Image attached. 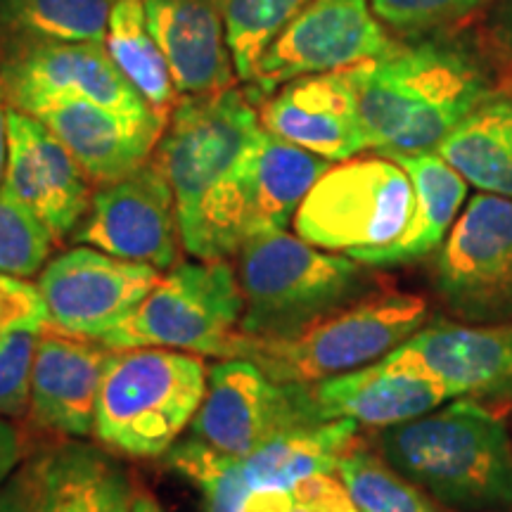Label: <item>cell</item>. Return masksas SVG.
Returning <instances> with one entry per match:
<instances>
[{
  "label": "cell",
  "instance_id": "obj_38",
  "mask_svg": "<svg viewBox=\"0 0 512 512\" xmlns=\"http://www.w3.org/2000/svg\"><path fill=\"white\" fill-rule=\"evenodd\" d=\"M242 512H294L292 491L252 489Z\"/></svg>",
  "mask_w": 512,
  "mask_h": 512
},
{
  "label": "cell",
  "instance_id": "obj_9",
  "mask_svg": "<svg viewBox=\"0 0 512 512\" xmlns=\"http://www.w3.org/2000/svg\"><path fill=\"white\" fill-rule=\"evenodd\" d=\"M434 285L465 323H512V200L479 192L437 249Z\"/></svg>",
  "mask_w": 512,
  "mask_h": 512
},
{
  "label": "cell",
  "instance_id": "obj_15",
  "mask_svg": "<svg viewBox=\"0 0 512 512\" xmlns=\"http://www.w3.org/2000/svg\"><path fill=\"white\" fill-rule=\"evenodd\" d=\"M3 188L50 230L55 242L72 238L93 200L91 181L62 140L41 119L12 107Z\"/></svg>",
  "mask_w": 512,
  "mask_h": 512
},
{
  "label": "cell",
  "instance_id": "obj_8",
  "mask_svg": "<svg viewBox=\"0 0 512 512\" xmlns=\"http://www.w3.org/2000/svg\"><path fill=\"white\" fill-rule=\"evenodd\" d=\"M413 214V183L392 157H351L330 166L294 214V233L351 259L392 245Z\"/></svg>",
  "mask_w": 512,
  "mask_h": 512
},
{
  "label": "cell",
  "instance_id": "obj_36",
  "mask_svg": "<svg viewBox=\"0 0 512 512\" xmlns=\"http://www.w3.org/2000/svg\"><path fill=\"white\" fill-rule=\"evenodd\" d=\"M38 489V458H27L0 486V512H34Z\"/></svg>",
  "mask_w": 512,
  "mask_h": 512
},
{
  "label": "cell",
  "instance_id": "obj_21",
  "mask_svg": "<svg viewBox=\"0 0 512 512\" xmlns=\"http://www.w3.org/2000/svg\"><path fill=\"white\" fill-rule=\"evenodd\" d=\"M311 392L323 420H351L382 430L420 418L448 399L437 380L392 354L311 384Z\"/></svg>",
  "mask_w": 512,
  "mask_h": 512
},
{
  "label": "cell",
  "instance_id": "obj_22",
  "mask_svg": "<svg viewBox=\"0 0 512 512\" xmlns=\"http://www.w3.org/2000/svg\"><path fill=\"white\" fill-rule=\"evenodd\" d=\"M131 477L105 446L64 441L38 456L34 512H133Z\"/></svg>",
  "mask_w": 512,
  "mask_h": 512
},
{
  "label": "cell",
  "instance_id": "obj_2",
  "mask_svg": "<svg viewBox=\"0 0 512 512\" xmlns=\"http://www.w3.org/2000/svg\"><path fill=\"white\" fill-rule=\"evenodd\" d=\"M347 72L368 150L382 157L437 150L467 114L491 98L482 62L456 41L394 43Z\"/></svg>",
  "mask_w": 512,
  "mask_h": 512
},
{
  "label": "cell",
  "instance_id": "obj_40",
  "mask_svg": "<svg viewBox=\"0 0 512 512\" xmlns=\"http://www.w3.org/2000/svg\"><path fill=\"white\" fill-rule=\"evenodd\" d=\"M133 512H164L162 505L157 503V498L150 491H136L133 494Z\"/></svg>",
  "mask_w": 512,
  "mask_h": 512
},
{
  "label": "cell",
  "instance_id": "obj_13",
  "mask_svg": "<svg viewBox=\"0 0 512 512\" xmlns=\"http://www.w3.org/2000/svg\"><path fill=\"white\" fill-rule=\"evenodd\" d=\"M162 280L159 268L117 259L95 247L53 256L38 275L50 328L100 339L119 325Z\"/></svg>",
  "mask_w": 512,
  "mask_h": 512
},
{
  "label": "cell",
  "instance_id": "obj_26",
  "mask_svg": "<svg viewBox=\"0 0 512 512\" xmlns=\"http://www.w3.org/2000/svg\"><path fill=\"white\" fill-rule=\"evenodd\" d=\"M437 152L467 183L512 200V98H489L475 107Z\"/></svg>",
  "mask_w": 512,
  "mask_h": 512
},
{
  "label": "cell",
  "instance_id": "obj_10",
  "mask_svg": "<svg viewBox=\"0 0 512 512\" xmlns=\"http://www.w3.org/2000/svg\"><path fill=\"white\" fill-rule=\"evenodd\" d=\"M325 422L311 384H283L242 356L221 358L209 368L207 392L190 422L192 437L228 456L245 458L275 434Z\"/></svg>",
  "mask_w": 512,
  "mask_h": 512
},
{
  "label": "cell",
  "instance_id": "obj_12",
  "mask_svg": "<svg viewBox=\"0 0 512 512\" xmlns=\"http://www.w3.org/2000/svg\"><path fill=\"white\" fill-rule=\"evenodd\" d=\"M0 79L12 110L31 117L64 100H91L124 114L152 112L114 64L105 43H29L5 48Z\"/></svg>",
  "mask_w": 512,
  "mask_h": 512
},
{
  "label": "cell",
  "instance_id": "obj_42",
  "mask_svg": "<svg viewBox=\"0 0 512 512\" xmlns=\"http://www.w3.org/2000/svg\"><path fill=\"white\" fill-rule=\"evenodd\" d=\"M354 512H358V508H356V510H354Z\"/></svg>",
  "mask_w": 512,
  "mask_h": 512
},
{
  "label": "cell",
  "instance_id": "obj_28",
  "mask_svg": "<svg viewBox=\"0 0 512 512\" xmlns=\"http://www.w3.org/2000/svg\"><path fill=\"white\" fill-rule=\"evenodd\" d=\"M107 50L121 74L150 105V110L169 121L171 112L178 105V91L162 50L147 29L143 0H117L114 3Z\"/></svg>",
  "mask_w": 512,
  "mask_h": 512
},
{
  "label": "cell",
  "instance_id": "obj_5",
  "mask_svg": "<svg viewBox=\"0 0 512 512\" xmlns=\"http://www.w3.org/2000/svg\"><path fill=\"white\" fill-rule=\"evenodd\" d=\"M207 380L200 354L112 349L95 403L93 437L117 456L164 458L200 411Z\"/></svg>",
  "mask_w": 512,
  "mask_h": 512
},
{
  "label": "cell",
  "instance_id": "obj_7",
  "mask_svg": "<svg viewBox=\"0 0 512 512\" xmlns=\"http://www.w3.org/2000/svg\"><path fill=\"white\" fill-rule=\"evenodd\" d=\"M242 292L230 259L178 261L147 297L98 342L233 356L242 335Z\"/></svg>",
  "mask_w": 512,
  "mask_h": 512
},
{
  "label": "cell",
  "instance_id": "obj_29",
  "mask_svg": "<svg viewBox=\"0 0 512 512\" xmlns=\"http://www.w3.org/2000/svg\"><path fill=\"white\" fill-rule=\"evenodd\" d=\"M337 477L358 512H448L446 505L396 472L382 456L354 446L337 465Z\"/></svg>",
  "mask_w": 512,
  "mask_h": 512
},
{
  "label": "cell",
  "instance_id": "obj_16",
  "mask_svg": "<svg viewBox=\"0 0 512 512\" xmlns=\"http://www.w3.org/2000/svg\"><path fill=\"white\" fill-rule=\"evenodd\" d=\"M389 354L437 380L448 399L512 396V323L434 320Z\"/></svg>",
  "mask_w": 512,
  "mask_h": 512
},
{
  "label": "cell",
  "instance_id": "obj_41",
  "mask_svg": "<svg viewBox=\"0 0 512 512\" xmlns=\"http://www.w3.org/2000/svg\"><path fill=\"white\" fill-rule=\"evenodd\" d=\"M503 29H505V36H508V41L512 43V0H510V5H508V10H505Z\"/></svg>",
  "mask_w": 512,
  "mask_h": 512
},
{
  "label": "cell",
  "instance_id": "obj_32",
  "mask_svg": "<svg viewBox=\"0 0 512 512\" xmlns=\"http://www.w3.org/2000/svg\"><path fill=\"white\" fill-rule=\"evenodd\" d=\"M53 235L31 211L0 188V273L31 278L41 273L53 252Z\"/></svg>",
  "mask_w": 512,
  "mask_h": 512
},
{
  "label": "cell",
  "instance_id": "obj_25",
  "mask_svg": "<svg viewBox=\"0 0 512 512\" xmlns=\"http://www.w3.org/2000/svg\"><path fill=\"white\" fill-rule=\"evenodd\" d=\"M356 434L358 425L351 420L292 427L242 458V470L252 489L292 491L304 479L337 475L339 460L356 446Z\"/></svg>",
  "mask_w": 512,
  "mask_h": 512
},
{
  "label": "cell",
  "instance_id": "obj_20",
  "mask_svg": "<svg viewBox=\"0 0 512 512\" xmlns=\"http://www.w3.org/2000/svg\"><path fill=\"white\" fill-rule=\"evenodd\" d=\"M143 8L178 95H211L235 86L238 72L221 0H143Z\"/></svg>",
  "mask_w": 512,
  "mask_h": 512
},
{
  "label": "cell",
  "instance_id": "obj_39",
  "mask_svg": "<svg viewBox=\"0 0 512 512\" xmlns=\"http://www.w3.org/2000/svg\"><path fill=\"white\" fill-rule=\"evenodd\" d=\"M8 98H5L3 79H0V188L5 181V166H8Z\"/></svg>",
  "mask_w": 512,
  "mask_h": 512
},
{
  "label": "cell",
  "instance_id": "obj_24",
  "mask_svg": "<svg viewBox=\"0 0 512 512\" xmlns=\"http://www.w3.org/2000/svg\"><path fill=\"white\" fill-rule=\"evenodd\" d=\"M392 159L413 183V214L399 240L358 256L356 261L368 266L408 264L437 252L467 197V181L437 150Z\"/></svg>",
  "mask_w": 512,
  "mask_h": 512
},
{
  "label": "cell",
  "instance_id": "obj_35",
  "mask_svg": "<svg viewBox=\"0 0 512 512\" xmlns=\"http://www.w3.org/2000/svg\"><path fill=\"white\" fill-rule=\"evenodd\" d=\"M48 325V304L38 285L0 273V337L19 330L41 332Z\"/></svg>",
  "mask_w": 512,
  "mask_h": 512
},
{
  "label": "cell",
  "instance_id": "obj_6",
  "mask_svg": "<svg viewBox=\"0 0 512 512\" xmlns=\"http://www.w3.org/2000/svg\"><path fill=\"white\" fill-rule=\"evenodd\" d=\"M427 323L418 294L370 292L290 337L240 335L233 356L254 361L275 382L316 384L380 361Z\"/></svg>",
  "mask_w": 512,
  "mask_h": 512
},
{
  "label": "cell",
  "instance_id": "obj_31",
  "mask_svg": "<svg viewBox=\"0 0 512 512\" xmlns=\"http://www.w3.org/2000/svg\"><path fill=\"white\" fill-rule=\"evenodd\" d=\"M313 0H221L235 72L252 81L256 64L287 24Z\"/></svg>",
  "mask_w": 512,
  "mask_h": 512
},
{
  "label": "cell",
  "instance_id": "obj_37",
  "mask_svg": "<svg viewBox=\"0 0 512 512\" xmlns=\"http://www.w3.org/2000/svg\"><path fill=\"white\" fill-rule=\"evenodd\" d=\"M29 458V441L22 427L8 418H0V486L15 475Z\"/></svg>",
  "mask_w": 512,
  "mask_h": 512
},
{
  "label": "cell",
  "instance_id": "obj_34",
  "mask_svg": "<svg viewBox=\"0 0 512 512\" xmlns=\"http://www.w3.org/2000/svg\"><path fill=\"white\" fill-rule=\"evenodd\" d=\"M36 342L38 332L29 330L0 337V418H22L29 413Z\"/></svg>",
  "mask_w": 512,
  "mask_h": 512
},
{
  "label": "cell",
  "instance_id": "obj_30",
  "mask_svg": "<svg viewBox=\"0 0 512 512\" xmlns=\"http://www.w3.org/2000/svg\"><path fill=\"white\" fill-rule=\"evenodd\" d=\"M164 463L202 491L207 512H242L252 491L242 458L228 456L207 441L188 434L164 453Z\"/></svg>",
  "mask_w": 512,
  "mask_h": 512
},
{
  "label": "cell",
  "instance_id": "obj_14",
  "mask_svg": "<svg viewBox=\"0 0 512 512\" xmlns=\"http://www.w3.org/2000/svg\"><path fill=\"white\" fill-rule=\"evenodd\" d=\"M72 238L79 245L159 271L178 264L183 242L174 190L155 159L126 178L100 185Z\"/></svg>",
  "mask_w": 512,
  "mask_h": 512
},
{
  "label": "cell",
  "instance_id": "obj_4",
  "mask_svg": "<svg viewBox=\"0 0 512 512\" xmlns=\"http://www.w3.org/2000/svg\"><path fill=\"white\" fill-rule=\"evenodd\" d=\"M368 264L330 254L287 230L249 238L235 254L247 337H290L373 287Z\"/></svg>",
  "mask_w": 512,
  "mask_h": 512
},
{
  "label": "cell",
  "instance_id": "obj_1",
  "mask_svg": "<svg viewBox=\"0 0 512 512\" xmlns=\"http://www.w3.org/2000/svg\"><path fill=\"white\" fill-rule=\"evenodd\" d=\"M261 128L259 100L235 86L183 98L166 121L152 159L174 190L192 259H230L245 245V171Z\"/></svg>",
  "mask_w": 512,
  "mask_h": 512
},
{
  "label": "cell",
  "instance_id": "obj_19",
  "mask_svg": "<svg viewBox=\"0 0 512 512\" xmlns=\"http://www.w3.org/2000/svg\"><path fill=\"white\" fill-rule=\"evenodd\" d=\"M72 152L95 185L126 178L155 155L166 121L155 112L124 114L91 100H64L36 114Z\"/></svg>",
  "mask_w": 512,
  "mask_h": 512
},
{
  "label": "cell",
  "instance_id": "obj_33",
  "mask_svg": "<svg viewBox=\"0 0 512 512\" xmlns=\"http://www.w3.org/2000/svg\"><path fill=\"white\" fill-rule=\"evenodd\" d=\"M486 0H370L375 17L401 34H427L458 22Z\"/></svg>",
  "mask_w": 512,
  "mask_h": 512
},
{
  "label": "cell",
  "instance_id": "obj_3",
  "mask_svg": "<svg viewBox=\"0 0 512 512\" xmlns=\"http://www.w3.org/2000/svg\"><path fill=\"white\" fill-rule=\"evenodd\" d=\"M377 446L396 472L448 510L512 508V437L505 422L475 399H456L384 427Z\"/></svg>",
  "mask_w": 512,
  "mask_h": 512
},
{
  "label": "cell",
  "instance_id": "obj_27",
  "mask_svg": "<svg viewBox=\"0 0 512 512\" xmlns=\"http://www.w3.org/2000/svg\"><path fill=\"white\" fill-rule=\"evenodd\" d=\"M117 0H0L5 48L29 43H105Z\"/></svg>",
  "mask_w": 512,
  "mask_h": 512
},
{
  "label": "cell",
  "instance_id": "obj_17",
  "mask_svg": "<svg viewBox=\"0 0 512 512\" xmlns=\"http://www.w3.org/2000/svg\"><path fill=\"white\" fill-rule=\"evenodd\" d=\"M112 347L91 337L43 328L31 366L29 418L67 439L93 437L95 403Z\"/></svg>",
  "mask_w": 512,
  "mask_h": 512
},
{
  "label": "cell",
  "instance_id": "obj_18",
  "mask_svg": "<svg viewBox=\"0 0 512 512\" xmlns=\"http://www.w3.org/2000/svg\"><path fill=\"white\" fill-rule=\"evenodd\" d=\"M259 119L273 136L330 162H344L368 150L347 69L285 83L261 102Z\"/></svg>",
  "mask_w": 512,
  "mask_h": 512
},
{
  "label": "cell",
  "instance_id": "obj_11",
  "mask_svg": "<svg viewBox=\"0 0 512 512\" xmlns=\"http://www.w3.org/2000/svg\"><path fill=\"white\" fill-rule=\"evenodd\" d=\"M392 46L368 0H313L261 55L249 91L261 105L278 86L356 67Z\"/></svg>",
  "mask_w": 512,
  "mask_h": 512
},
{
  "label": "cell",
  "instance_id": "obj_23",
  "mask_svg": "<svg viewBox=\"0 0 512 512\" xmlns=\"http://www.w3.org/2000/svg\"><path fill=\"white\" fill-rule=\"evenodd\" d=\"M330 166V159L261 128L245 171V242L290 226L304 197Z\"/></svg>",
  "mask_w": 512,
  "mask_h": 512
}]
</instances>
